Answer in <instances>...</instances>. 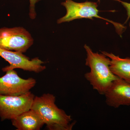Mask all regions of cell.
Listing matches in <instances>:
<instances>
[{
  "label": "cell",
  "instance_id": "cell-1",
  "mask_svg": "<svg viewBox=\"0 0 130 130\" xmlns=\"http://www.w3.org/2000/svg\"><path fill=\"white\" fill-rule=\"evenodd\" d=\"M86 53L85 65L90 68L85 74L93 89L99 94L105 95L112 82L119 78L110 69V59L103 53H94L88 45L84 46Z\"/></svg>",
  "mask_w": 130,
  "mask_h": 130
},
{
  "label": "cell",
  "instance_id": "cell-2",
  "mask_svg": "<svg viewBox=\"0 0 130 130\" xmlns=\"http://www.w3.org/2000/svg\"><path fill=\"white\" fill-rule=\"evenodd\" d=\"M56 97L53 94H44L35 96L30 109L36 112L47 126L57 125L71 130L75 122L70 124L72 119L55 104Z\"/></svg>",
  "mask_w": 130,
  "mask_h": 130
},
{
  "label": "cell",
  "instance_id": "cell-3",
  "mask_svg": "<svg viewBox=\"0 0 130 130\" xmlns=\"http://www.w3.org/2000/svg\"><path fill=\"white\" fill-rule=\"evenodd\" d=\"M61 4L66 8V14L57 20L58 24L70 22L77 19L85 18L93 20V18H95L102 19L111 23L118 31H120L124 28V26L120 24L99 16L97 3L88 1L78 3L72 0H65Z\"/></svg>",
  "mask_w": 130,
  "mask_h": 130
},
{
  "label": "cell",
  "instance_id": "cell-4",
  "mask_svg": "<svg viewBox=\"0 0 130 130\" xmlns=\"http://www.w3.org/2000/svg\"><path fill=\"white\" fill-rule=\"evenodd\" d=\"M34 40L29 31L22 27L0 28V48L25 53L32 45Z\"/></svg>",
  "mask_w": 130,
  "mask_h": 130
},
{
  "label": "cell",
  "instance_id": "cell-5",
  "mask_svg": "<svg viewBox=\"0 0 130 130\" xmlns=\"http://www.w3.org/2000/svg\"><path fill=\"white\" fill-rule=\"evenodd\" d=\"M35 97L30 91L18 96L0 95V118L2 121L11 120L30 110Z\"/></svg>",
  "mask_w": 130,
  "mask_h": 130
},
{
  "label": "cell",
  "instance_id": "cell-6",
  "mask_svg": "<svg viewBox=\"0 0 130 130\" xmlns=\"http://www.w3.org/2000/svg\"><path fill=\"white\" fill-rule=\"evenodd\" d=\"M0 56L9 63V66L2 68L4 72L18 68L39 73L46 69V67L43 65L44 62L39 58L31 59L20 52L9 51L0 48Z\"/></svg>",
  "mask_w": 130,
  "mask_h": 130
},
{
  "label": "cell",
  "instance_id": "cell-7",
  "mask_svg": "<svg viewBox=\"0 0 130 130\" xmlns=\"http://www.w3.org/2000/svg\"><path fill=\"white\" fill-rule=\"evenodd\" d=\"M36 84V79L32 78L23 79L14 70H8L0 77V95H21L29 91Z\"/></svg>",
  "mask_w": 130,
  "mask_h": 130
},
{
  "label": "cell",
  "instance_id": "cell-8",
  "mask_svg": "<svg viewBox=\"0 0 130 130\" xmlns=\"http://www.w3.org/2000/svg\"><path fill=\"white\" fill-rule=\"evenodd\" d=\"M106 103L117 108L130 105V82L119 78L112 82L105 94Z\"/></svg>",
  "mask_w": 130,
  "mask_h": 130
},
{
  "label": "cell",
  "instance_id": "cell-9",
  "mask_svg": "<svg viewBox=\"0 0 130 130\" xmlns=\"http://www.w3.org/2000/svg\"><path fill=\"white\" fill-rule=\"evenodd\" d=\"M12 124L17 130H40L44 122L32 109L24 112L11 120Z\"/></svg>",
  "mask_w": 130,
  "mask_h": 130
},
{
  "label": "cell",
  "instance_id": "cell-10",
  "mask_svg": "<svg viewBox=\"0 0 130 130\" xmlns=\"http://www.w3.org/2000/svg\"><path fill=\"white\" fill-rule=\"evenodd\" d=\"M110 59V69L119 78L130 82V58H121L111 53L102 51Z\"/></svg>",
  "mask_w": 130,
  "mask_h": 130
},
{
  "label": "cell",
  "instance_id": "cell-11",
  "mask_svg": "<svg viewBox=\"0 0 130 130\" xmlns=\"http://www.w3.org/2000/svg\"><path fill=\"white\" fill-rule=\"evenodd\" d=\"M42 0H29V16L31 19H34L36 17V13L35 10V7L37 3Z\"/></svg>",
  "mask_w": 130,
  "mask_h": 130
},
{
  "label": "cell",
  "instance_id": "cell-12",
  "mask_svg": "<svg viewBox=\"0 0 130 130\" xmlns=\"http://www.w3.org/2000/svg\"><path fill=\"white\" fill-rule=\"evenodd\" d=\"M113 1H118L119 2L121 3L124 7L126 9V11H127V16H128L127 20L125 22V23H126L129 20V19L130 18V3L122 1L120 0H113Z\"/></svg>",
  "mask_w": 130,
  "mask_h": 130
},
{
  "label": "cell",
  "instance_id": "cell-13",
  "mask_svg": "<svg viewBox=\"0 0 130 130\" xmlns=\"http://www.w3.org/2000/svg\"><path fill=\"white\" fill-rule=\"evenodd\" d=\"M98 1V2H99V3H100V1H101V0H97Z\"/></svg>",
  "mask_w": 130,
  "mask_h": 130
},
{
  "label": "cell",
  "instance_id": "cell-14",
  "mask_svg": "<svg viewBox=\"0 0 130 130\" xmlns=\"http://www.w3.org/2000/svg\"><path fill=\"white\" fill-rule=\"evenodd\" d=\"M129 27H130V22L129 23Z\"/></svg>",
  "mask_w": 130,
  "mask_h": 130
}]
</instances>
